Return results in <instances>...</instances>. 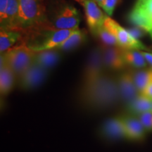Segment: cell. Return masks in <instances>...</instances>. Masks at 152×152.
<instances>
[{
  "instance_id": "1",
  "label": "cell",
  "mask_w": 152,
  "mask_h": 152,
  "mask_svg": "<svg viewBox=\"0 0 152 152\" xmlns=\"http://www.w3.org/2000/svg\"><path fill=\"white\" fill-rule=\"evenodd\" d=\"M106 71L92 83L82 86L78 101L83 109L102 111L113 108L121 102L117 75Z\"/></svg>"
},
{
  "instance_id": "2",
  "label": "cell",
  "mask_w": 152,
  "mask_h": 152,
  "mask_svg": "<svg viewBox=\"0 0 152 152\" xmlns=\"http://www.w3.org/2000/svg\"><path fill=\"white\" fill-rule=\"evenodd\" d=\"M18 11L14 30L20 32L23 35L35 30L52 28L42 0H18Z\"/></svg>"
},
{
  "instance_id": "3",
  "label": "cell",
  "mask_w": 152,
  "mask_h": 152,
  "mask_svg": "<svg viewBox=\"0 0 152 152\" xmlns=\"http://www.w3.org/2000/svg\"><path fill=\"white\" fill-rule=\"evenodd\" d=\"M75 30H58L45 28L23 34L25 44L35 52L56 49Z\"/></svg>"
},
{
  "instance_id": "4",
  "label": "cell",
  "mask_w": 152,
  "mask_h": 152,
  "mask_svg": "<svg viewBox=\"0 0 152 152\" xmlns=\"http://www.w3.org/2000/svg\"><path fill=\"white\" fill-rule=\"evenodd\" d=\"M35 54V51L25 44H21L1 54V60L14 71L17 77L33 64Z\"/></svg>"
},
{
  "instance_id": "5",
  "label": "cell",
  "mask_w": 152,
  "mask_h": 152,
  "mask_svg": "<svg viewBox=\"0 0 152 152\" xmlns=\"http://www.w3.org/2000/svg\"><path fill=\"white\" fill-rule=\"evenodd\" d=\"M49 21L54 29L76 30L78 29L80 16L75 7L65 4L55 10Z\"/></svg>"
},
{
  "instance_id": "6",
  "label": "cell",
  "mask_w": 152,
  "mask_h": 152,
  "mask_svg": "<svg viewBox=\"0 0 152 152\" xmlns=\"http://www.w3.org/2000/svg\"><path fill=\"white\" fill-rule=\"evenodd\" d=\"M107 71L104 66L101 46L91 51L82 73L81 86H85L96 80Z\"/></svg>"
},
{
  "instance_id": "7",
  "label": "cell",
  "mask_w": 152,
  "mask_h": 152,
  "mask_svg": "<svg viewBox=\"0 0 152 152\" xmlns=\"http://www.w3.org/2000/svg\"><path fill=\"white\" fill-rule=\"evenodd\" d=\"M49 70L33 63L24 72L16 77L17 84L20 90H32L42 84L48 76Z\"/></svg>"
},
{
  "instance_id": "8",
  "label": "cell",
  "mask_w": 152,
  "mask_h": 152,
  "mask_svg": "<svg viewBox=\"0 0 152 152\" xmlns=\"http://www.w3.org/2000/svg\"><path fill=\"white\" fill-rule=\"evenodd\" d=\"M104 26L111 30L116 37L120 47L127 49L147 50V48L141 42L131 35L128 30L120 26L110 16H106Z\"/></svg>"
},
{
  "instance_id": "9",
  "label": "cell",
  "mask_w": 152,
  "mask_h": 152,
  "mask_svg": "<svg viewBox=\"0 0 152 152\" xmlns=\"http://www.w3.org/2000/svg\"><path fill=\"white\" fill-rule=\"evenodd\" d=\"M133 24L149 32L152 29V0H137L129 16Z\"/></svg>"
},
{
  "instance_id": "10",
  "label": "cell",
  "mask_w": 152,
  "mask_h": 152,
  "mask_svg": "<svg viewBox=\"0 0 152 152\" xmlns=\"http://www.w3.org/2000/svg\"><path fill=\"white\" fill-rule=\"evenodd\" d=\"M83 6L86 16L87 23L93 35L102 28L106 18V15L102 12L97 3L94 0H75Z\"/></svg>"
},
{
  "instance_id": "11",
  "label": "cell",
  "mask_w": 152,
  "mask_h": 152,
  "mask_svg": "<svg viewBox=\"0 0 152 152\" xmlns=\"http://www.w3.org/2000/svg\"><path fill=\"white\" fill-rule=\"evenodd\" d=\"M102 58L106 70L109 72L121 71L125 69V64L123 56V48L116 46H101Z\"/></svg>"
},
{
  "instance_id": "12",
  "label": "cell",
  "mask_w": 152,
  "mask_h": 152,
  "mask_svg": "<svg viewBox=\"0 0 152 152\" xmlns=\"http://www.w3.org/2000/svg\"><path fill=\"white\" fill-rule=\"evenodd\" d=\"M117 82L121 101L126 105L140 94L134 84L131 70L123 71L118 75Z\"/></svg>"
},
{
  "instance_id": "13",
  "label": "cell",
  "mask_w": 152,
  "mask_h": 152,
  "mask_svg": "<svg viewBox=\"0 0 152 152\" xmlns=\"http://www.w3.org/2000/svg\"><path fill=\"white\" fill-rule=\"evenodd\" d=\"M18 11V0H0L1 29L14 30Z\"/></svg>"
},
{
  "instance_id": "14",
  "label": "cell",
  "mask_w": 152,
  "mask_h": 152,
  "mask_svg": "<svg viewBox=\"0 0 152 152\" xmlns=\"http://www.w3.org/2000/svg\"><path fill=\"white\" fill-rule=\"evenodd\" d=\"M121 117L124 124L125 137L128 140L135 141L143 140L147 131L145 130L139 118L130 113L121 115Z\"/></svg>"
},
{
  "instance_id": "15",
  "label": "cell",
  "mask_w": 152,
  "mask_h": 152,
  "mask_svg": "<svg viewBox=\"0 0 152 152\" xmlns=\"http://www.w3.org/2000/svg\"><path fill=\"white\" fill-rule=\"evenodd\" d=\"M100 133L108 140H118L125 137V130L123 120L120 116L110 118L101 126Z\"/></svg>"
},
{
  "instance_id": "16",
  "label": "cell",
  "mask_w": 152,
  "mask_h": 152,
  "mask_svg": "<svg viewBox=\"0 0 152 152\" xmlns=\"http://www.w3.org/2000/svg\"><path fill=\"white\" fill-rule=\"evenodd\" d=\"M61 58V51L56 49H48L35 52L33 62L49 71L58 64Z\"/></svg>"
},
{
  "instance_id": "17",
  "label": "cell",
  "mask_w": 152,
  "mask_h": 152,
  "mask_svg": "<svg viewBox=\"0 0 152 152\" xmlns=\"http://www.w3.org/2000/svg\"><path fill=\"white\" fill-rule=\"evenodd\" d=\"M0 92L6 96L12 90L16 75L2 60L0 59Z\"/></svg>"
},
{
  "instance_id": "18",
  "label": "cell",
  "mask_w": 152,
  "mask_h": 152,
  "mask_svg": "<svg viewBox=\"0 0 152 152\" xmlns=\"http://www.w3.org/2000/svg\"><path fill=\"white\" fill-rule=\"evenodd\" d=\"M151 106L152 99L140 93L137 97L127 104V109L128 113L138 116L144 112L151 111Z\"/></svg>"
},
{
  "instance_id": "19",
  "label": "cell",
  "mask_w": 152,
  "mask_h": 152,
  "mask_svg": "<svg viewBox=\"0 0 152 152\" xmlns=\"http://www.w3.org/2000/svg\"><path fill=\"white\" fill-rule=\"evenodd\" d=\"M123 56L127 66H130L134 69H142L147 67L148 63L142 51L123 48Z\"/></svg>"
},
{
  "instance_id": "20",
  "label": "cell",
  "mask_w": 152,
  "mask_h": 152,
  "mask_svg": "<svg viewBox=\"0 0 152 152\" xmlns=\"http://www.w3.org/2000/svg\"><path fill=\"white\" fill-rule=\"evenodd\" d=\"M86 40V33L84 30L76 29L66 38L61 45L56 47V49L64 52L73 50L78 47Z\"/></svg>"
},
{
  "instance_id": "21",
  "label": "cell",
  "mask_w": 152,
  "mask_h": 152,
  "mask_svg": "<svg viewBox=\"0 0 152 152\" xmlns=\"http://www.w3.org/2000/svg\"><path fill=\"white\" fill-rule=\"evenodd\" d=\"M23 37V33L17 30H3L0 32V52L1 54L12 48Z\"/></svg>"
},
{
  "instance_id": "22",
  "label": "cell",
  "mask_w": 152,
  "mask_h": 152,
  "mask_svg": "<svg viewBox=\"0 0 152 152\" xmlns=\"http://www.w3.org/2000/svg\"><path fill=\"white\" fill-rule=\"evenodd\" d=\"M134 84L140 93H142L152 80V68L131 70Z\"/></svg>"
},
{
  "instance_id": "23",
  "label": "cell",
  "mask_w": 152,
  "mask_h": 152,
  "mask_svg": "<svg viewBox=\"0 0 152 152\" xmlns=\"http://www.w3.org/2000/svg\"><path fill=\"white\" fill-rule=\"evenodd\" d=\"M96 36L99 39H100L102 44L106 46H116L119 47L118 42L115 37V36L113 35L111 30H109L107 28L104 26L101 28L99 30L96 32L94 35Z\"/></svg>"
},
{
  "instance_id": "24",
  "label": "cell",
  "mask_w": 152,
  "mask_h": 152,
  "mask_svg": "<svg viewBox=\"0 0 152 152\" xmlns=\"http://www.w3.org/2000/svg\"><path fill=\"white\" fill-rule=\"evenodd\" d=\"M147 132L152 131V111H149L137 116Z\"/></svg>"
},
{
  "instance_id": "25",
  "label": "cell",
  "mask_w": 152,
  "mask_h": 152,
  "mask_svg": "<svg viewBox=\"0 0 152 152\" xmlns=\"http://www.w3.org/2000/svg\"><path fill=\"white\" fill-rule=\"evenodd\" d=\"M118 0H104L100 7L104 9L106 14L109 16H111L113 14V12L115 6Z\"/></svg>"
},
{
  "instance_id": "26",
  "label": "cell",
  "mask_w": 152,
  "mask_h": 152,
  "mask_svg": "<svg viewBox=\"0 0 152 152\" xmlns=\"http://www.w3.org/2000/svg\"><path fill=\"white\" fill-rule=\"evenodd\" d=\"M141 29H142V28L138 27L137 28H133V29L129 30L128 31L130 32V33L133 36V37L138 39L139 37H142V35H143V32L142 31Z\"/></svg>"
},
{
  "instance_id": "27",
  "label": "cell",
  "mask_w": 152,
  "mask_h": 152,
  "mask_svg": "<svg viewBox=\"0 0 152 152\" xmlns=\"http://www.w3.org/2000/svg\"><path fill=\"white\" fill-rule=\"evenodd\" d=\"M142 94H143L146 96H147V97L152 99V80L149 83V85H147V87L144 89L143 92H142Z\"/></svg>"
},
{
  "instance_id": "28",
  "label": "cell",
  "mask_w": 152,
  "mask_h": 152,
  "mask_svg": "<svg viewBox=\"0 0 152 152\" xmlns=\"http://www.w3.org/2000/svg\"><path fill=\"white\" fill-rule=\"evenodd\" d=\"M142 54H143L144 58H145L146 61H147L148 64L150 66L151 68H152V52H147L142 51Z\"/></svg>"
},
{
  "instance_id": "29",
  "label": "cell",
  "mask_w": 152,
  "mask_h": 152,
  "mask_svg": "<svg viewBox=\"0 0 152 152\" xmlns=\"http://www.w3.org/2000/svg\"><path fill=\"white\" fill-rule=\"evenodd\" d=\"M94 1H96V3H97V4L99 5V7H100L101 5H102V4L103 3V1L104 0H94Z\"/></svg>"
},
{
  "instance_id": "30",
  "label": "cell",
  "mask_w": 152,
  "mask_h": 152,
  "mask_svg": "<svg viewBox=\"0 0 152 152\" xmlns=\"http://www.w3.org/2000/svg\"><path fill=\"white\" fill-rule=\"evenodd\" d=\"M149 33H150V35H151V37H152V29L149 30Z\"/></svg>"
},
{
  "instance_id": "31",
  "label": "cell",
  "mask_w": 152,
  "mask_h": 152,
  "mask_svg": "<svg viewBox=\"0 0 152 152\" xmlns=\"http://www.w3.org/2000/svg\"><path fill=\"white\" fill-rule=\"evenodd\" d=\"M151 111H152V106H151Z\"/></svg>"
}]
</instances>
